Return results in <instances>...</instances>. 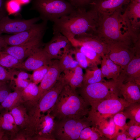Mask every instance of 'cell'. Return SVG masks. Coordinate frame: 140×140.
I'll return each instance as SVG.
<instances>
[{
    "instance_id": "cell-18",
    "label": "cell",
    "mask_w": 140,
    "mask_h": 140,
    "mask_svg": "<svg viewBox=\"0 0 140 140\" xmlns=\"http://www.w3.org/2000/svg\"><path fill=\"white\" fill-rule=\"evenodd\" d=\"M70 41L73 47L81 45L86 46L95 51L101 57L107 53L106 43L95 35L76 36Z\"/></svg>"
},
{
    "instance_id": "cell-26",
    "label": "cell",
    "mask_w": 140,
    "mask_h": 140,
    "mask_svg": "<svg viewBox=\"0 0 140 140\" xmlns=\"http://www.w3.org/2000/svg\"><path fill=\"white\" fill-rule=\"evenodd\" d=\"M39 88L37 84L31 82L22 91L23 103L27 108L33 106L37 102Z\"/></svg>"
},
{
    "instance_id": "cell-40",
    "label": "cell",
    "mask_w": 140,
    "mask_h": 140,
    "mask_svg": "<svg viewBox=\"0 0 140 140\" xmlns=\"http://www.w3.org/2000/svg\"><path fill=\"white\" fill-rule=\"evenodd\" d=\"M21 5L17 0H7L6 8L8 14L18 13L21 10Z\"/></svg>"
},
{
    "instance_id": "cell-15",
    "label": "cell",
    "mask_w": 140,
    "mask_h": 140,
    "mask_svg": "<svg viewBox=\"0 0 140 140\" xmlns=\"http://www.w3.org/2000/svg\"><path fill=\"white\" fill-rule=\"evenodd\" d=\"M49 65L47 72L38 86L39 91L37 102L45 92L55 85L63 72L59 60H52Z\"/></svg>"
},
{
    "instance_id": "cell-49",
    "label": "cell",
    "mask_w": 140,
    "mask_h": 140,
    "mask_svg": "<svg viewBox=\"0 0 140 140\" xmlns=\"http://www.w3.org/2000/svg\"><path fill=\"white\" fill-rule=\"evenodd\" d=\"M20 3L22 4H27L29 3L31 0H17Z\"/></svg>"
},
{
    "instance_id": "cell-14",
    "label": "cell",
    "mask_w": 140,
    "mask_h": 140,
    "mask_svg": "<svg viewBox=\"0 0 140 140\" xmlns=\"http://www.w3.org/2000/svg\"><path fill=\"white\" fill-rule=\"evenodd\" d=\"M55 118L50 111L40 118L35 128L34 135L31 140H55L53 132L56 122Z\"/></svg>"
},
{
    "instance_id": "cell-47",
    "label": "cell",
    "mask_w": 140,
    "mask_h": 140,
    "mask_svg": "<svg viewBox=\"0 0 140 140\" xmlns=\"http://www.w3.org/2000/svg\"><path fill=\"white\" fill-rule=\"evenodd\" d=\"M1 34L0 33V52L3 48L8 46L2 37Z\"/></svg>"
},
{
    "instance_id": "cell-12",
    "label": "cell",
    "mask_w": 140,
    "mask_h": 140,
    "mask_svg": "<svg viewBox=\"0 0 140 140\" xmlns=\"http://www.w3.org/2000/svg\"><path fill=\"white\" fill-rule=\"evenodd\" d=\"M40 19L39 17L30 19H11L8 15L0 20V33L16 34L31 27Z\"/></svg>"
},
{
    "instance_id": "cell-44",
    "label": "cell",
    "mask_w": 140,
    "mask_h": 140,
    "mask_svg": "<svg viewBox=\"0 0 140 140\" xmlns=\"http://www.w3.org/2000/svg\"><path fill=\"white\" fill-rule=\"evenodd\" d=\"M126 131H121L117 133L112 140H134Z\"/></svg>"
},
{
    "instance_id": "cell-34",
    "label": "cell",
    "mask_w": 140,
    "mask_h": 140,
    "mask_svg": "<svg viewBox=\"0 0 140 140\" xmlns=\"http://www.w3.org/2000/svg\"><path fill=\"white\" fill-rule=\"evenodd\" d=\"M73 55L75 59L78 62L79 65L82 68L85 69H94L98 68L97 66L90 61L77 47H73L72 49Z\"/></svg>"
},
{
    "instance_id": "cell-10",
    "label": "cell",
    "mask_w": 140,
    "mask_h": 140,
    "mask_svg": "<svg viewBox=\"0 0 140 140\" xmlns=\"http://www.w3.org/2000/svg\"><path fill=\"white\" fill-rule=\"evenodd\" d=\"M47 22L43 21L35 24L24 31L12 35H4L2 37L9 46H18L37 41H42L44 35L48 28Z\"/></svg>"
},
{
    "instance_id": "cell-33",
    "label": "cell",
    "mask_w": 140,
    "mask_h": 140,
    "mask_svg": "<svg viewBox=\"0 0 140 140\" xmlns=\"http://www.w3.org/2000/svg\"><path fill=\"white\" fill-rule=\"evenodd\" d=\"M22 62L13 55L1 51L0 52V65L9 69H18Z\"/></svg>"
},
{
    "instance_id": "cell-9",
    "label": "cell",
    "mask_w": 140,
    "mask_h": 140,
    "mask_svg": "<svg viewBox=\"0 0 140 140\" xmlns=\"http://www.w3.org/2000/svg\"><path fill=\"white\" fill-rule=\"evenodd\" d=\"M107 45V54L114 63L123 69L140 50L134 46L123 43L109 40L103 41Z\"/></svg>"
},
{
    "instance_id": "cell-37",
    "label": "cell",
    "mask_w": 140,
    "mask_h": 140,
    "mask_svg": "<svg viewBox=\"0 0 140 140\" xmlns=\"http://www.w3.org/2000/svg\"><path fill=\"white\" fill-rule=\"evenodd\" d=\"M113 118L114 123L119 130L126 131L127 127V118L123 111L117 113Z\"/></svg>"
},
{
    "instance_id": "cell-35",
    "label": "cell",
    "mask_w": 140,
    "mask_h": 140,
    "mask_svg": "<svg viewBox=\"0 0 140 140\" xmlns=\"http://www.w3.org/2000/svg\"><path fill=\"white\" fill-rule=\"evenodd\" d=\"M74 47H77L81 52L95 65L98 66L101 64V57L93 50L83 46Z\"/></svg>"
},
{
    "instance_id": "cell-31",
    "label": "cell",
    "mask_w": 140,
    "mask_h": 140,
    "mask_svg": "<svg viewBox=\"0 0 140 140\" xmlns=\"http://www.w3.org/2000/svg\"><path fill=\"white\" fill-rule=\"evenodd\" d=\"M127 119L140 125V104L136 102L129 104L123 111Z\"/></svg>"
},
{
    "instance_id": "cell-24",
    "label": "cell",
    "mask_w": 140,
    "mask_h": 140,
    "mask_svg": "<svg viewBox=\"0 0 140 140\" xmlns=\"http://www.w3.org/2000/svg\"><path fill=\"white\" fill-rule=\"evenodd\" d=\"M19 130L10 112L5 110L0 114V131L10 136V139Z\"/></svg>"
},
{
    "instance_id": "cell-25",
    "label": "cell",
    "mask_w": 140,
    "mask_h": 140,
    "mask_svg": "<svg viewBox=\"0 0 140 140\" xmlns=\"http://www.w3.org/2000/svg\"><path fill=\"white\" fill-rule=\"evenodd\" d=\"M64 73L63 77L67 84L75 89L82 86L84 74L83 68L79 65Z\"/></svg>"
},
{
    "instance_id": "cell-3",
    "label": "cell",
    "mask_w": 140,
    "mask_h": 140,
    "mask_svg": "<svg viewBox=\"0 0 140 140\" xmlns=\"http://www.w3.org/2000/svg\"><path fill=\"white\" fill-rule=\"evenodd\" d=\"M89 106L76 89L66 84L50 111L58 120L80 118L88 115L90 110Z\"/></svg>"
},
{
    "instance_id": "cell-29",
    "label": "cell",
    "mask_w": 140,
    "mask_h": 140,
    "mask_svg": "<svg viewBox=\"0 0 140 140\" xmlns=\"http://www.w3.org/2000/svg\"><path fill=\"white\" fill-rule=\"evenodd\" d=\"M109 140L101 132L96 126L88 127L81 131L78 140Z\"/></svg>"
},
{
    "instance_id": "cell-2",
    "label": "cell",
    "mask_w": 140,
    "mask_h": 140,
    "mask_svg": "<svg viewBox=\"0 0 140 140\" xmlns=\"http://www.w3.org/2000/svg\"><path fill=\"white\" fill-rule=\"evenodd\" d=\"M123 10L99 17L96 36L103 41L121 42L134 46L138 38L132 33L123 17Z\"/></svg>"
},
{
    "instance_id": "cell-1",
    "label": "cell",
    "mask_w": 140,
    "mask_h": 140,
    "mask_svg": "<svg viewBox=\"0 0 140 140\" xmlns=\"http://www.w3.org/2000/svg\"><path fill=\"white\" fill-rule=\"evenodd\" d=\"M99 17L92 9L76 8L70 14L54 21L53 33L59 32L70 41L76 36L92 35L96 36Z\"/></svg>"
},
{
    "instance_id": "cell-16",
    "label": "cell",
    "mask_w": 140,
    "mask_h": 140,
    "mask_svg": "<svg viewBox=\"0 0 140 140\" xmlns=\"http://www.w3.org/2000/svg\"><path fill=\"white\" fill-rule=\"evenodd\" d=\"M116 80L123 83L132 82L140 86V52L122 70Z\"/></svg>"
},
{
    "instance_id": "cell-41",
    "label": "cell",
    "mask_w": 140,
    "mask_h": 140,
    "mask_svg": "<svg viewBox=\"0 0 140 140\" xmlns=\"http://www.w3.org/2000/svg\"><path fill=\"white\" fill-rule=\"evenodd\" d=\"M13 76L12 69L7 70L5 68L0 65V81L6 82L11 80Z\"/></svg>"
},
{
    "instance_id": "cell-11",
    "label": "cell",
    "mask_w": 140,
    "mask_h": 140,
    "mask_svg": "<svg viewBox=\"0 0 140 140\" xmlns=\"http://www.w3.org/2000/svg\"><path fill=\"white\" fill-rule=\"evenodd\" d=\"M53 34L51 40L44 44L43 48L52 60H60L73 46L68 39L61 33L57 32Z\"/></svg>"
},
{
    "instance_id": "cell-50",
    "label": "cell",
    "mask_w": 140,
    "mask_h": 140,
    "mask_svg": "<svg viewBox=\"0 0 140 140\" xmlns=\"http://www.w3.org/2000/svg\"><path fill=\"white\" fill-rule=\"evenodd\" d=\"M6 83V82L0 81V86Z\"/></svg>"
},
{
    "instance_id": "cell-20",
    "label": "cell",
    "mask_w": 140,
    "mask_h": 140,
    "mask_svg": "<svg viewBox=\"0 0 140 140\" xmlns=\"http://www.w3.org/2000/svg\"><path fill=\"white\" fill-rule=\"evenodd\" d=\"M44 44L42 41H35L21 45L8 46L3 48L1 51L11 55L23 62L24 59L31 54L36 49L42 47Z\"/></svg>"
},
{
    "instance_id": "cell-42",
    "label": "cell",
    "mask_w": 140,
    "mask_h": 140,
    "mask_svg": "<svg viewBox=\"0 0 140 140\" xmlns=\"http://www.w3.org/2000/svg\"><path fill=\"white\" fill-rule=\"evenodd\" d=\"M75 8H85L89 5L93 0H67Z\"/></svg>"
},
{
    "instance_id": "cell-5",
    "label": "cell",
    "mask_w": 140,
    "mask_h": 140,
    "mask_svg": "<svg viewBox=\"0 0 140 140\" xmlns=\"http://www.w3.org/2000/svg\"><path fill=\"white\" fill-rule=\"evenodd\" d=\"M120 83L113 79L89 85H82L78 88L79 94L92 109L101 101L106 99L119 97Z\"/></svg>"
},
{
    "instance_id": "cell-48",
    "label": "cell",
    "mask_w": 140,
    "mask_h": 140,
    "mask_svg": "<svg viewBox=\"0 0 140 140\" xmlns=\"http://www.w3.org/2000/svg\"><path fill=\"white\" fill-rule=\"evenodd\" d=\"M8 135L5 132L0 131V140H6L9 139Z\"/></svg>"
},
{
    "instance_id": "cell-17",
    "label": "cell",
    "mask_w": 140,
    "mask_h": 140,
    "mask_svg": "<svg viewBox=\"0 0 140 140\" xmlns=\"http://www.w3.org/2000/svg\"><path fill=\"white\" fill-rule=\"evenodd\" d=\"M122 15L133 33L139 37L140 0H131L125 7Z\"/></svg>"
},
{
    "instance_id": "cell-28",
    "label": "cell",
    "mask_w": 140,
    "mask_h": 140,
    "mask_svg": "<svg viewBox=\"0 0 140 140\" xmlns=\"http://www.w3.org/2000/svg\"><path fill=\"white\" fill-rule=\"evenodd\" d=\"M23 103L22 91L14 90L8 94L4 101L0 103V109L9 111L13 108Z\"/></svg>"
},
{
    "instance_id": "cell-43",
    "label": "cell",
    "mask_w": 140,
    "mask_h": 140,
    "mask_svg": "<svg viewBox=\"0 0 140 140\" xmlns=\"http://www.w3.org/2000/svg\"><path fill=\"white\" fill-rule=\"evenodd\" d=\"M15 69H12L14 76L24 80H29L32 82V74L23 71H18Z\"/></svg>"
},
{
    "instance_id": "cell-19",
    "label": "cell",
    "mask_w": 140,
    "mask_h": 140,
    "mask_svg": "<svg viewBox=\"0 0 140 140\" xmlns=\"http://www.w3.org/2000/svg\"><path fill=\"white\" fill-rule=\"evenodd\" d=\"M52 60L43 48H37L22 62L19 69L33 71L43 65H50Z\"/></svg>"
},
{
    "instance_id": "cell-22",
    "label": "cell",
    "mask_w": 140,
    "mask_h": 140,
    "mask_svg": "<svg viewBox=\"0 0 140 140\" xmlns=\"http://www.w3.org/2000/svg\"><path fill=\"white\" fill-rule=\"evenodd\" d=\"M9 111L12 115L19 130L25 132L28 127L30 122V117L26 106L22 103Z\"/></svg>"
},
{
    "instance_id": "cell-6",
    "label": "cell",
    "mask_w": 140,
    "mask_h": 140,
    "mask_svg": "<svg viewBox=\"0 0 140 140\" xmlns=\"http://www.w3.org/2000/svg\"><path fill=\"white\" fill-rule=\"evenodd\" d=\"M76 9L67 0H32L30 9L37 12L43 21L54 22Z\"/></svg>"
},
{
    "instance_id": "cell-27",
    "label": "cell",
    "mask_w": 140,
    "mask_h": 140,
    "mask_svg": "<svg viewBox=\"0 0 140 140\" xmlns=\"http://www.w3.org/2000/svg\"><path fill=\"white\" fill-rule=\"evenodd\" d=\"M113 117L103 119L95 126L109 140H112L119 131V129L114 123Z\"/></svg>"
},
{
    "instance_id": "cell-8",
    "label": "cell",
    "mask_w": 140,
    "mask_h": 140,
    "mask_svg": "<svg viewBox=\"0 0 140 140\" xmlns=\"http://www.w3.org/2000/svg\"><path fill=\"white\" fill-rule=\"evenodd\" d=\"M130 104L119 97L104 100L90 110L88 117L96 126L103 119L113 117L117 113L123 111Z\"/></svg>"
},
{
    "instance_id": "cell-32",
    "label": "cell",
    "mask_w": 140,
    "mask_h": 140,
    "mask_svg": "<svg viewBox=\"0 0 140 140\" xmlns=\"http://www.w3.org/2000/svg\"><path fill=\"white\" fill-rule=\"evenodd\" d=\"M73 48L66 52L59 60L64 73L73 69L79 65L78 62L73 57Z\"/></svg>"
},
{
    "instance_id": "cell-39",
    "label": "cell",
    "mask_w": 140,
    "mask_h": 140,
    "mask_svg": "<svg viewBox=\"0 0 140 140\" xmlns=\"http://www.w3.org/2000/svg\"><path fill=\"white\" fill-rule=\"evenodd\" d=\"M127 124V127L126 131L132 138L135 139L140 137V125L130 120Z\"/></svg>"
},
{
    "instance_id": "cell-13",
    "label": "cell",
    "mask_w": 140,
    "mask_h": 140,
    "mask_svg": "<svg viewBox=\"0 0 140 140\" xmlns=\"http://www.w3.org/2000/svg\"><path fill=\"white\" fill-rule=\"evenodd\" d=\"M131 0H93L89 4L91 9L99 17L110 16L115 12L123 10Z\"/></svg>"
},
{
    "instance_id": "cell-45",
    "label": "cell",
    "mask_w": 140,
    "mask_h": 140,
    "mask_svg": "<svg viewBox=\"0 0 140 140\" xmlns=\"http://www.w3.org/2000/svg\"><path fill=\"white\" fill-rule=\"evenodd\" d=\"M10 92L6 83L0 86V103L4 101Z\"/></svg>"
},
{
    "instance_id": "cell-4",
    "label": "cell",
    "mask_w": 140,
    "mask_h": 140,
    "mask_svg": "<svg viewBox=\"0 0 140 140\" xmlns=\"http://www.w3.org/2000/svg\"><path fill=\"white\" fill-rule=\"evenodd\" d=\"M66 83L63 78L60 77L55 85L45 92L37 102L27 109L30 117L28 127L25 131L29 136L34 135L38 120L43 114L49 111L54 105Z\"/></svg>"
},
{
    "instance_id": "cell-38",
    "label": "cell",
    "mask_w": 140,
    "mask_h": 140,
    "mask_svg": "<svg viewBox=\"0 0 140 140\" xmlns=\"http://www.w3.org/2000/svg\"><path fill=\"white\" fill-rule=\"evenodd\" d=\"M10 81V85H12L14 90L21 91L32 82L30 80H24L14 76Z\"/></svg>"
},
{
    "instance_id": "cell-36",
    "label": "cell",
    "mask_w": 140,
    "mask_h": 140,
    "mask_svg": "<svg viewBox=\"0 0 140 140\" xmlns=\"http://www.w3.org/2000/svg\"><path fill=\"white\" fill-rule=\"evenodd\" d=\"M49 67V65H44L33 70L32 74V82L37 85L40 83L47 72Z\"/></svg>"
},
{
    "instance_id": "cell-7",
    "label": "cell",
    "mask_w": 140,
    "mask_h": 140,
    "mask_svg": "<svg viewBox=\"0 0 140 140\" xmlns=\"http://www.w3.org/2000/svg\"><path fill=\"white\" fill-rule=\"evenodd\" d=\"M94 126L86 116L80 118H66L56 121L53 132L55 140H78L85 128Z\"/></svg>"
},
{
    "instance_id": "cell-30",
    "label": "cell",
    "mask_w": 140,
    "mask_h": 140,
    "mask_svg": "<svg viewBox=\"0 0 140 140\" xmlns=\"http://www.w3.org/2000/svg\"><path fill=\"white\" fill-rule=\"evenodd\" d=\"M102 76L100 68L87 69L84 74L82 85H85L100 82L106 81Z\"/></svg>"
},
{
    "instance_id": "cell-51",
    "label": "cell",
    "mask_w": 140,
    "mask_h": 140,
    "mask_svg": "<svg viewBox=\"0 0 140 140\" xmlns=\"http://www.w3.org/2000/svg\"><path fill=\"white\" fill-rule=\"evenodd\" d=\"M135 139L136 140H140V137H137L136 138H135Z\"/></svg>"
},
{
    "instance_id": "cell-23",
    "label": "cell",
    "mask_w": 140,
    "mask_h": 140,
    "mask_svg": "<svg viewBox=\"0 0 140 140\" xmlns=\"http://www.w3.org/2000/svg\"><path fill=\"white\" fill-rule=\"evenodd\" d=\"M101 58L100 69L103 77L116 80L122 71L121 67L114 63L107 54Z\"/></svg>"
},
{
    "instance_id": "cell-21",
    "label": "cell",
    "mask_w": 140,
    "mask_h": 140,
    "mask_svg": "<svg viewBox=\"0 0 140 140\" xmlns=\"http://www.w3.org/2000/svg\"><path fill=\"white\" fill-rule=\"evenodd\" d=\"M140 86L136 83L129 81L121 83L120 85V93L124 99L129 103L140 102Z\"/></svg>"
},
{
    "instance_id": "cell-46",
    "label": "cell",
    "mask_w": 140,
    "mask_h": 140,
    "mask_svg": "<svg viewBox=\"0 0 140 140\" xmlns=\"http://www.w3.org/2000/svg\"><path fill=\"white\" fill-rule=\"evenodd\" d=\"M7 0H0V20L8 14L6 8V3Z\"/></svg>"
}]
</instances>
